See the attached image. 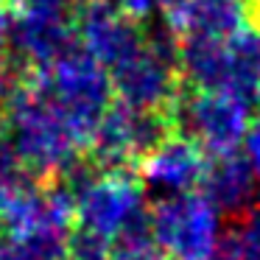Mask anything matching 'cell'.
<instances>
[{"label":"cell","instance_id":"6da1fadb","mask_svg":"<svg viewBox=\"0 0 260 260\" xmlns=\"http://www.w3.org/2000/svg\"><path fill=\"white\" fill-rule=\"evenodd\" d=\"M0 140L40 182L64 179L73 168H79L81 154L90 146V137L28 76L6 92Z\"/></svg>","mask_w":260,"mask_h":260},{"label":"cell","instance_id":"7a4b0ae2","mask_svg":"<svg viewBox=\"0 0 260 260\" xmlns=\"http://www.w3.org/2000/svg\"><path fill=\"white\" fill-rule=\"evenodd\" d=\"M64 179L73 187L76 224L81 232L98 235L109 243L143 235L148 230V207L143 182L135 171H92L73 168Z\"/></svg>","mask_w":260,"mask_h":260},{"label":"cell","instance_id":"3957f363","mask_svg":"<svg viewBox=\"0 0 260 260\" xmlns=\"http://www.w3.org/2000/svg\"><path fill=\"white\" fill-rule=\"evenodd\" d=\"M25 76L87 137H92L98 120L112 107V76L81 48L70 51L68 56H62L45 70H25Z\"/></svg>","mask_w":260,"mask_h":260},{"label":"cell","instance_id":"277c9868","mask_svg":"<svg viewBox=\"0 0 260 260\" xmlns=\"http://www.w3.org/2000/svg\"><path fill=\"white\" fill-rule=\"evenodd\" d=\"M151 238L174 260H215L221 246V213L204 193L162 196L148 210Z\"/></svg>","mask_w":260,"mask_h":260},{"label":"cell","instance_id":"5b68a950","mask_svg":"<svg viewBox=\"0 0 260 260\" xmlns=\"http://www.w3.org/2000/svg\"><path fill=\"white\" fill-rule=\"evenodd\" d=\"M171 120L179 135L190 137L210 157H230L243 146L252 112L249 101L224 90H187L179 92Z\"/></svg>","mask_w":260,"mask_h":260},{"label":"cell","instance_id":"8992f818","mask_svg":"<svg viewBox=\"0 0 260 260\" xmlns=\"http://www.w3.org/2000/svg\"><path fill=\"white\" fill-rule=\"evenodd\" d=\"M176 51H179V42L171 31L159 37H146V45L109 73L118 101L143 112L171 115L182 92Z\"/></svg>","mask_w":260,"mask_h":260},{"label":"cell","instance_id":"52a82bcc","mask_svg":"<svg viewBox=\"0 0 260 260\" xmlns=\"http://www.w3.org/2000/svg\"><path fill=\"white\" fill-rule=\"evenodd\" d=\"M174 120L165 112H143L118 101L104 112L90 137V159L98 171H132L143 157L171 135Z\"/></svg>","mask_w":260,"mask_h":260},{"label":"cell","instance_id":"ba28073f","mask_svg":"<svg viewBox=\"0 0 260 260\" xmlns=\"http://www.w3.org/2000/svg\"><path fill=\"white\" fill-rule=\"evenodd\" d=\"M73 28L81 51L95 59L101 68H107L109 73L118 70L126 59H132L146 45L140 20L123 14L109 0L81 3L79 12H76Z\"/></svg>","mask_w":260,"mask_h":260},{"label":"cell","instance_id":"9c48e42d","mask_svg":"<svg viewBox=\"0 0 260 260\" xmlns=\"http://www.w3.org/2000/svg\"><path fill=\"white\" fill-rule=\"evenodd\" d=\"M210 159L199 143H193L185 135H168L137 162V176L148 187L165 193V196H179L193 193L202 187L207 176Z\"/></svg>","mask_w":260,"mask_h":260},{"label":"cell","instance_id":"30bf717a","mask_svg":"<svg viewBox=\"0 0 260 260\" xmlns=\"http://www.w3.org/2000/svg\"><path fill=\"white\" fill-rule=\"evenodd\" d=\"M165 25L176 40L190 37H224L254 20V0H174L162 9Z\"/></svg>","mask_w":260,"mask_h":260},{"label":"cell","instance_id":"8fae6325","mask_svg":"<svg viewBox=\"0 0 260 260\" xmlns=\"http://www.w3.org/2000/svg\"><path fill=\"white\" fill-rule=\"evenodd\" d=\"M9 42L25 70H45L79 48L68 14H14Z\"/></svg>","mask_w":260,"mask_h":260},{"label":"cell","instance_id":"7c38bea8","mask_svg":"<svg viewBox=\"0 0 260 260\" xmlns=\"http://www.w3.org/2000/svg\"><path fill=\"white\" fill-rule=\"evenodd\" d=\"M202 190L213 202V207L230 218L241 221L257 210V176L238 154L215 157L210 162Z\"/></svg>","mask_w":260,"mask_h":260},{"label":"cell","instance_id":"4fadbf2b","mask_svg":"<svg viewBox=\"0 0 260 260\" xmlns=\"http://www.w3.org/2000/svg\"><path fill=\"white\" fill-rule=\"evenodd\" d=\"M224 92L246 101L260 92V23H249L224 40Z\"/></svg>","mask_w":260,"mask_h":260},{"label":"cell","instance_id":"5bb4252c","mask_svg":"<svg viewBox=\"0 0 260 260\" xmlns=\"http://www.w3.org/2000/svg\"><path fill=\"white\" fill-rule=\"evenodd\" d=\"M215 260H260V213L257 210L224 232Z\"/></svg>","mask_w":260,"mask_h":260},{"label":"cell","instance_id":"9a60e30c","mask_svg":"<svg viewBox=\"0 0 260 260\" xmlns=\"http://www.w3.org/2000/svg\"><path fill=\"white\" fill-rule=\"evenodd\" d=\"M109 260H174V257L165 254L154 243L151 232H143V235H132L126 241H118L115 249L109 252Z\"/></svg>","mask_w":260,"mask_h":260},{"label":"cell","instance_id":"2e32d148","mask_svg":"<svg viewBox=\"0 0 260 260\" xmlns=\"http://www.w3.org/2000/svg\"><path fill=\"white\" fill-rule=\"evenodd\" d=\"M12 14H64L68 0H0Z\"/></svg>","mask_w":260,"mask_h":260},{"label":"cell","instance_id":"e0dca14e","mask_svg":"<svg viewBox=\"0 0 260 260\" xmlns=\"http://www.w3.org/2000/svg\"><path fill=\"white\" fill-rule=\"evenodd\" d=\"M243 159L249 162V168L254 171V176L260 179V118L252 120L246 137H243Z\"/></svg>","mask_w":260,"mask_h":260},{"label":"cell","instance_id":"ac0fdd59","mask_svg":"<svg viewBox=\"0 0 260 260\" xmlns=\"http://www.w3.org/2000/svg\"><path fill=\"white\" fill-rule=\"evenodd\" d=\"M168 3H174V0H115V6H118L123 14L135 17V20L148 17L154 9H165Z\"/></svg>","mask_w":260,"mask_h":260},{"label":"cell","instance_id":"d6986e66","mask_svg":"<svg viewBox=\"0 0 260 260\" xmlns=\"http://www.w3.org/2000/svg\"><path fill=\"white\" fill-rule=\"evenodd\" d=\"M12 20H14V14L9 12L3 3H0V51L6 48L9 37H12Z\"/></svg>","mask_w":260,"mask_h":260},{"label":"cell","instance_id":"ffe728a7","mask_svg":"<svg viewBox=\"0 0 260 260\" xmlns=\"http://www.w3.org/2000/svg\"><path fill=\"white\" fill-rule=\"evenodd\" d=\"M0 260H28L25 252L14 243H0Z\"/></svg>","mask_w":260,"mask_h":260},{"label":"cell","instance_id":"44dd1931","mask_svg":"<svg viewBox=\"0 0 260 260\" xmlns=\"http://www.w3.org/2000/svg\"><path fill=\"white\" fill-rule=\"evenodd\" d=\"M12 90L9 87V62H6V53L0 51V95H6Z\"/></svg>","mask_w":260,"mask_h":260},{"label":"cell","instance_id":"7402d4cb","mask_svg":"<svg viewBox=\"0 0 260 260\" xmlns=\"http://www.w3.org/2000/svg\"><path fill=\"white\" fill-rule=\"evenodd\" d=\"M254 20L260 23V0H254Z\"/></svg>","mask_w":260,"mask_h":260},{"label":"cell","instance_id":"603a6c76","mask_svg":"<svg viewBox=\"0 0 260 260\" xmlns=\"http://www.w3.org/2000/svg\"><path fill=\"white\" fill-rule=\"evenodd\" d=\"M76 3H79V6H81V3H87V0H76Z\"/></svg>","mask_w":260,"mask_h":260},{"label":"cell","instance_id":"cb8c5ba5","mask_svg":"<svg viewBox=\"0 0 260 260\" xmlns=\"http://www.w3.org/2000/svg\"><path fill=\"white\" fill-rule=\"evenodd\" d=\"M257 213H260V202H257Z\"/></svg>","mask_w":260,"mask_h":260},{"label":"cell","instance_id":"d4e9b609","mask_svg":"<svg viewBox=\"0 0 260 260\" xmlns=\"http://www.w3.org/2000/svg\"><path fill=\"white\" fill-rule=\"evenodd\" d=\"M257 98H260V92H257Z\"/></svg>","mask_w":260,"mask_h":260}]
</instances>
